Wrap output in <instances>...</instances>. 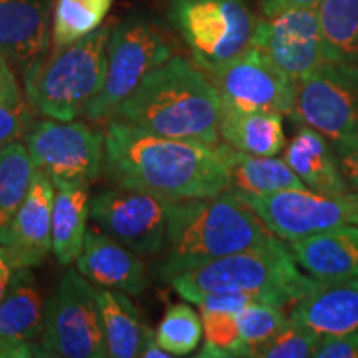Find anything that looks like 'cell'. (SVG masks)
I'll return each instance as SVG.
<instances>
[{"label": "cell", "instance_id": "cell-1", "mask_svg": "<svg viewBox=\"0 0 358 358\" xmlns=\"http://www.w3.org/2000/svg\"><path fill=\"white\" fill-rule=\"evenodd\" d=\"M103 168L118 187L168 201L206 198L227 189L224 143L163 136L111 118L103 133Z\"/></svg>", "mask_w": 358, "mask_h": 358}, {"label": "cell", "instance_id": "cell-2", "mask_svg": "<svg viewBox=\"0 0 358 358\" xmlns=\"http://www.w3.org/2000/svg\"><path fill=\"white\" fill-rule=\"evenodd\" d=\"M222 101L209 73L173 55L151 70L116 110L115 118L163 136L219 143Z\"/></svg>", "mask_w": 358, "mask_h": 358}, {"label": "cell", "instance_id": "cell-3", "mask_svg": "<svg viewBox=\"0 0 358 358\" xmlns=\"http://www.w3.org/2000/svg\"><path fill=\"white\" fill-rule=\"evenodd\" d=\"M272 236L256 213L229 189L168 203L166 241L156 272L163 280L256 245Z\"/></svg>", "mask_w": 358, "mask_h": 358}, {"label": "cell", "instance_id": "cell-4", "mask_svg": "<svg viewBox=\"0 0 358 358\" xmlns=\"http://www.w3.org/2000/svg\"><path fill=\"white\" fill-rule=\"evenodd\" d=\"M168 282L194 306L208 294L243 292L282 308L310 294L322 280L302 274L290 245L272 234L256 245L181 272Z\"/></svg>", "mask_w": 358, "mask_h": 358}, {"label": "cell", "instance_id": "cell-5", "mask_svg": "<svg viewBox=\"0 0 358 358\" xmlns=\"http://www.w3.org/2000/svg\"><path fill=\"white\" fill-rule=\"evenodd\" d=\"M110 32L101 25L77 42L53 47L25 71V95L34 111L62 122L85 113L105 82Z\"/></svg>", "mask_w": 358, "mask_h": 358}, {"label": "cell", "instance_id": "cell-6", "mask_svg": "<svg viewBox=\"0 0 358 358\" xmlns=\"http://www.w3.org/2000/svg\"><path fill=\"white\" fill-rule=\"evenodd\" d=\"M168 19L209 75L250 47L257 22L245 0H169Z\"/></svg>", "mask_w": 358, "mask_h": 358}, {"label": "cell", "instance_id": "cell-7", "mask_svg": "<svg viewBox=\"0 0 358 358\" xmlns=\"http://www.w3.org/2000/svg\"><path fill=\"white\" fill-rule=\"evenodd\" d=\"M173 57V47L158 27L129 19L110 32L106 43V73L103 88L88 103L85 116L101 123L115 118L116 110L156 66Z\"/></svg>", "mask_w": 358, "mask_h": 358}, {"label": "cell", "instance_id": "cell-8", "mask_svg": "<svg viewBox=\"0 0 358 358\" xmlns=\"http://www.w3.org/2000/svg\"><path fill=\"white\" fill-rule=\"evenodd\" d=\"M42 353L62 358L108 357L96 289L75 268L66 271L45 307Z\"/></svg>", "mask_w": 358, "mask_h": 358}, {"label": "cell", "instance_id": "cell-9", "mask_svg": "<svg viewBox=\"0 0 358 358\" xmlns=\"http://www.w3.org/2000/svg\"><path fill=\"white\" fill-rule=\"evenodd\" d=\"M292 118L330 145L358 138V65L325 62L297 82Z\"/></svg>", "mask_w": 358, "mask_h": 358}, {"label": "cell", "instance_id": "cell-10", "mask_svg": "<svg viewBox=\"0 0 358 358\" xmlns=\"http://www.w3.org/2000/svg\"><path fill=\"white\" fill-rule=\"evenodd\" d=\"M239 198L272 234L287 244L340 224L353 222L358 206V192L324 194L308 187H290L267 196Z\"/></svg>", "mask_w": 358, "mask_h": 358}, {"label": "cell", "instance_id": "cell-11", "mask_svg": "<svg viewBox=\"0 0 358 358\" xmlns=\"http://www.w3.org/2000/svg\"><path fill=\"white\" fill-rule=\"evenodd\" d=\"M34 169L47 174L53 185L92 182L103 168V133L83 122L42 120L25 136Z\"/></svg>", "mask_w": 358, "mask_h": 358}, {"label": "cell", "instance_id": "cell-12", "mask_svg": "<svg viewBox=\"0 0 358 358\" xmlns=\"http://www.w3.org/2000/svg\"><path fill=\"white\" fill-rule=\"evenodd\" d=\"M168 203L150 192L116 186L90 199V219L138 256H155L166 241Z\"/></svg>", "mask_w": 358, "mask_h": 358}, {"label": "cell", "instance_id": "cell-13", "mask_svg": "<svg viewBox=\"0 0 358 358\" xmlns=\"http://www.w3.org/2000/svg\"><path fill=\"white\" fill-rule=\"evenodd\" d=\"M209 77L216 85L222 105L292 115L297 83L254 45Z\"/></svg>", "mask_w": 358, "mask_h": 358}, {"label": "cell", "instance_id": "cell-14", "mask_svg": "<svg viewBox=\"0 0 358 358\" xmlns=\"http://www.w3.org/2000/svg\"><path fill=\"white\" fill-rule=\"evenodd\" d=\"M295 83L327 62L317 7H294L256 22L252 42Z\"/></svg>", "mask_w": 358, "mask_h": 358}, {"label": "cell", "instance_id": "cell-15", "mask_svg": "<svg viewBox=\"0 0 358 358\" xmlns=\"http://www.w3.org/2000/svg\"><path fill=\"white\" fill-rule=\"evenodd\" d=\"M43 292L32 267L13 272L0 301V358L43 357Z\"/></svg>", "mask_w": 358, "mask_h": 358}, {"label": "cell", "instance_id": "cell-16", "mask_svg": "<svg viewBox=\"0 0 358 358\" xmlns=\"http://www.w3.org/2000/svg\"><path fill=\"white\" fill-rule=\"evenodd\" d=\"M52 0H0V52L22 75L48 53Z\"/></svg>", "mask_w": 358, "mask_h": 358}, {"label": "cell", "instance_id": "cell-17", "mask_svg": "<svg viewBox=\"0 0 358 358\" xmlns=\"http://www.w3.org/2000/svg\"><path fill=\"white\" fill-rule=\"evenodd\" d=\"M141 256L124 248L98 227L87 231L77 271L100 289H113L138 295L148 289L150 279Z\"/></svg>", "mask_w": 358, "mask_h": 358}, {"label": "cell", "instance_id": "cell-18", "mask_svg": "<svg viewBox=\"0 0 358 358\" xmlns=\"http://www.w3.org/2000/svg\"><path fill=\"white\" fill-rule=\"evenodd\" d=\"M53 198L52 179L40 169H34L29 192L13 219L6 245L17 268L40 266L50 254Z\"/></svg>", "mask_w": 358, "mask_h": 358}, {"label": "cell", "instance_id": "cell-19", "mask_svg": "<svg viewBox=\"0 0 358 358\" xmlns=\"http://www.w3.org/2000/svg\"><path fill=\"white\" fill-rule=\"evenodd\" d=\"M289 320L319 338L358 332V277L320 282L292 303Z\"/></svg>", "mask_w": 358, "mask_h": 358}, {"label": "cell", "instance_id": "cell-20", "mask_svg": "<svg viewBox=\"0 0 358 358\" xmlns=\"http://www.w3.org/2000/svg\"><path fill=\"white\" fill-rule=\"evenodd\" d=\"M297 266L322 282L358 277V226L347 222L289 244Z\"/></svg>", "mask_w": 358, "mask_h": 358}, {"label": "cell", "instance_id": "cell-21", "mask_svg": "<svg viewBox=\"0 0 358 358\" xmlns=\"http://www.w3.org/2000/svg\"><path fill=\"white\" fill-rule=\"evenodd\" d=\"M301 127L284 150L285 163L308 189L324 194L352 192L338 166L337 156L324 134L307 124Z\"/></svg>", "mask_w": 358, "mask_h": 358}, {"label": "cell", "instance_id": "cell-22", "mask_svg": "<svg viewBox=\"0 0 358 358\" xmlns=\"http://www.w3.org/2000/svg\"><path fill=\"white\" fill-rule=\"evenodd\" d=\"M219 136L234 150L256 156H277L287 145L282 115L226 105L221 108Z\"/></svg>", "mask_w": 358, "mask_h": 358}, {"label": "cell", "instance_id": "cell-23", "mask_svg": "<svg viewBox=\"0 0 358 358\" xmlns=\"http://www.w3.org/2000/svg\"><path fill=\"white\" fill-rule=\"evenodd\" d=\"M55 186L52 211V252L69 266L82 252L90 217L88 182H60Z\"/></svg>", "mask_w": 358, "mask_h": 358}, {"label": "cell", "instance_id": "cell-24", "mask_svg": "<svg viewBox=\"0 0 358 358\" xmlns=\"http://www.w3.org/2000/svg\"><path fill=\"white\" fill-rule=\"evenodd\" d=\"M226 159L227 189L237 196H267L290 187H306L284 158L248 155L226 145Z\"/></svg>", "mask_w": 358, "mask_h": 358}, {"label": "cell", "instance_id": "cell-25", "mask_svg": "<svg viewBox=\"0 0 358 358\" xmlns=\"http://www.w3.org/2000/svg\"><path fill=\"white\" fill-rule=\"evenodd\" d=\"M96 303L106 355L113 358L140 357L143 338L150 327L141 324L138 308L129 301L128 294L113 289H98Z\"/></svg>", "mask_w": 358, "mask_h": 358}, {"label": "cell", "instance_id": "cell-26", "mask_svg": "<svg viewBox=\"0 0 358 358\" xmlns=\"http://www.w3.org/2000/svg\"><path fill=\"white\" fill-rule=\"evenodd\" d=\"M34 166L27 146L12 141L0 148V245H7L10 227L32 182Z\"/></svg>", "mask_w": 358, "mask_h": 358}, {"label": "cell", "instance_id": "cell-27", "mask_svg": "<svg viewBox=\"0 0 358 358\" xmlns=\"http://www.w3.org/2000/svg\"><path fill=\"white\" fill-rule=\"evenodd\" d=\"M317 12L327 62L358 65V0H320Z\"/></svg>", "mask_w": 358, "mask_h": 358}, {"label": "cell", "instance_id": "cell-28", "mask_svg": "<svg viewBox=\"0 0 358 358\" xmlns=\"http://www.w3.org/2000/svg\"><path fill=\"white\" fill-rule=\"evenodd\" d=\"M113 0H55L52 15L53 47H64L101 27Z\"/></svg>", "mask_w": 358, "mask_h": 358}, {"label": "cell", "instance_id": "cell-29", "mask_svg": "<svg viewBox=\"0 0 358 358\" xmlns=\"http://www.w3.org/2000/svg\"><path fill=\"white\" fill-rule=\"evenodd\" d=\"M203 337V319L187 303L169 306L156 330V340L171 357L191 355Z\"/></svg>", "mask_w": 358, "mask_h": 358}, {"label": "cell", "instance_id": "cell-30", "mask_svg": "<svg viewBox=\"0 0 358 358\" xmlns=\"http://www.w3.org/2000/svg\"><path fill=\"white\" fill-rule=\"evenodd\" d=\"M201 319H203L204 347L199 357H249L248 347L241 338L234 313L201 310Z\"/></svg>", "mask_w": 358, "mask_h": 358}, {"label": "cell", "instance_id": "cell-31", "mask_svg": "<svg viewBox=\"0 0 358 358\" xmlns=\"http://www.w3.org/2000/svg\"><path fill=\"white\" fill-rule=\"evenodd\" d=\"M237 327L243 342L248 347L249 357L264 343L268 342L289 324V317L279 307L266 302H250L239 313H236Z\"/></svg>", "mask_w": 358, "mask_h": 358}, {"label": "cell", "instance_id": "cell-32", "mask_svg": "<svg viewBox=\"0 0 358 358\" xmlns=\"http://www.w3.org/2000/svg\"><path fill=\"white\" fill-rule=\"evenodd\" d=\"M319 337L310 330L289 324L254 352L256 358H307L313 355Z\"/></svg>", "mask_w": 358, "mask_h": 358}, {"label": "cell", "instance_id": "cell-33", "mask_svg": "<svg viewBox=\"0 0 358 358\" xmlns=\"http://www.w3.org/2000/svg\"><path fill=\"white\" fill-rule=\"evenodd\" d=\"M32 127L34 116L29 101L19 105L0 101V148L25 138Z\"/></svg>", "mask_w": 358, "mask_h": 358}, {"label": "cell", "instance_id": "cell-34", "mask_svg": "<svg viewBox=\"0 0 358 358\" xmlns=\"http://www.w3.org/2000/svg\"><path fill=\"white\" fill-rule=\"evenodd\" d=\"M315 358H358V332H350L319 340L313 355Z\"/></svg>", "mask_w": 358, "mask_h": 358}, {"label": "cell", "instance_id": "cell-35", "mask_svg": "<svg viewBox=\"0 0 358 358\" xmlns=\"http://www.w3.org/2000/svg\"><path fill=\"white\" fill-rule=\"evenodd\" d=\"M256 299L249 294L243 292H214L201 297L196 306L201 310H216V312H227V313H239L244 307H248L250 302Z\"/></svg>", "mask_w": 358, "mask_h": 358}, {"label": "cell", "instance_id": "cell-36", "mask_svg": "<svg viewBox=\"0 0 358 358\" xmlns=\"http://www.w3.org/2000/svg\"><path fill=\"white\" fill-rule=\"evenodd\" d=\"M332 148L348 187L350 191L358 192V138L332 145Z\"/></svg>", "mask_w": 358, "mask_h": 358}, {"label": "cell", "instance_id": "cell-37", "mask_svg": "<svg viewBox=\"0 0 358 358\" xmlns=\"http://www.w3.org/2000/svg\"><path fill=\"white\" fill-rule=\"evenodd\" d=\"M0 101L10 103V105H19V103L27 101L22 96L15 73H13L10 64L2 52H0Z\"/></svg>", "mask_w": 358, "mask_h": 358}, {"label": "cell", "instance_id": "cell-38", "mask_svg": "<svg viewBox=\"0 0 358 358\" xmlns=\"http://www.w3.org/2000/svg\"><path fill=\"white\" fill-rule=\"evenodd\" d=\"M320 0H261L264 15H274V13L294 7H317Z\"/></svg>", "mask_w": 358, "mask_h": 358}, {"label": "cell", "instance_id": "cell-39", "mask_svg": "<svg viewBox=\"0 0 358 358\" xmlns=\"http://www.w3.org/2000/svg\"><path fill=\"white\" fill-rule=\"evenodd\" d=\"M15 271H17V266L15 262H13L8 249L6 245H0V301H2L3 295H6L8 284H10L13 272Z\"/></svg>", "mask_w": 358, "mask_h": 358}, {"label": "cell", "instance_id": "cell-40", "mask_svg": "<svg viewBox=\"0 0 358 358\" xmlns=\"http://www.w3.org/2000/svg\"><path fill=\"white\" fill-rule=\"evenodd\" d=\"M140 357L143 358H169L171 353H168L163 347L159 345L158 340H156V332L151 329H148V332L143 338L141 348H140Z\"/></svg>", "mask_w": 358, "mask_h": 358}, {"label": "cell", "instance_id": "cell-41", "mask_svg": "<svg viewBox=\"0 0 358 358\" xmlns=\"http://www.w3.org/2000/svg\"><path fill=\"white\" fill-rule=\"evenodd\" d=\"M352 224H357V226H358V206H357V211H355V216H353V222Z\"/></svg>", "mask_w": 358, "mask_h": 358}]
</instances>
